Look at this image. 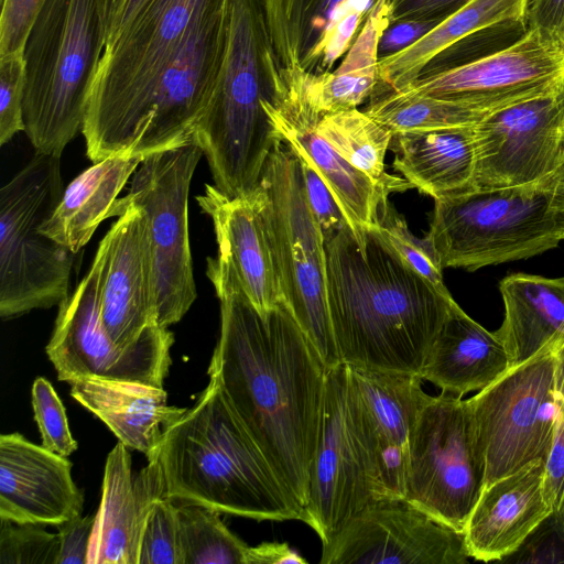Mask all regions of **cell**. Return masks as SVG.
<instances>
[{"instance_id": "6da1fadb", "label": "cell", "mask_w": 564, "mask_h": 564, "mask_svg": "<svg viewBox=\"0 0 564 564\" xmlns=\"http://www.w3.org/2000/svg\"><path fill=\"white\" fill-rule=\"evenodd\" d=\"M206 274L220 306L209 380L304 509L328 369L284 302L262 316L217 256Z\"/></svg>"}, {"instance_id": "7a4b0ae2", "label": "cell", "mask_w": 564, "mask_h": 564, "mask_svg": "<svg viewBox=\"0 0 564 564\" xmlns=\"http://www.w3.org/2000/svg\"><path fill=\"white\" fill-rule=\"evenodd\" d=\"M327 302L341 364L421 373L456 301L436 291L373 230L358 246L347 224L326 243Z\"/></svg>"}, {"instance_id": "3957f363", "label": "cell", "mask_w": 564, "mask_h": 564, "mask_svg": "<svg viewBox=\"0 0 564 564\" xmlns=\"http://www.w3.org/2000/svg\"><path fill=\"white\" fill-rule=\"evenodd\" d=\"M165 497L256 520H300L303 507L213 380L164 430L159 452Z\"/></svg>"}, {"instance_id": "277c9868", "label": "cell", "mask_w": 564, "mask_h": 564, "mask_svg": "<svg viewBox=\"0 0 564 564\" xmlns=\"http://www.w3.org/2000/svg\"><path fill=\"white\" fill-rule=\"evenodd\" d=\"M281 72L264 0H230L224 63L192 135L207 160L214 185L229 197L257 191L280 141L267 104L276 95Z\"/></svg>"}, {"instance_id": "5b68a950", "label": "cell", "mask_w": 564, "mask_h": 564, "mask_svg": "<svg viewBox=\"0 0 564 564\" xmlns=\"http://www.w3.org/2000/svg\"><path fill=\"white\" fill-rule=\"evenodd\" d=\"M216 0H148L106 46L88 95L82 133L93 162L129 155L162 75L192 24Z\"/></svg>"}, {"instance_id": "8992f818", "label": "cell", "mask_w": 564, "mask_h": 564, "mask_svg": "<svg viewBox=\"0 0 564 564\" xmlns=\"http://www.w3.org/2000/svg\"><path fill=\"white\" fill-rule=\"evenodd\" d=\"M105 50L98 0H45L24 46V132L36 152L62 156L83 129Z\"/></svg>"}, {"instance_id": "52a82bcc", "label": "cell", "mask_w": 564, "mask_h": 564, "mask_svg": "<svg viewBox=\"0 0 564 564\" xmlns=\"http://www.w3.org/2000/svg\"><path fill=\"white\" fill-rule=\"evenodd\" d=\"M61 158L35 155L0 189V316L50 308L69 295L75 253L41 225L64 193Z\"/></svg>"}, {"instance_id": "ba28073f", "label": "cell", "mask_w": 564, "mask_h": 564, "mask_svg": "<svg viewBox=\"0 0 564 564\" xmlns=\"http://www.w3.org/2000/svg\"><path fill=\"white\" fill-rule=\"evenodd\" d=\"M553 182L471 188L434 200L426 234L443 269L475 271L528 259L558 246Z\"/></svg>"}, {"instance_id": "9c48e42d", "label": "cell", "mask_w": 564, "mask_h": 564, "mask_svg": "<svg viewBox=\"0 0 564 564\" xmlns=\"http://www.w3.org/2000/svg\"><path fill=\"white\" fill-rule=\"evenodd\" d=\"M283 302L327 369L341 365L327 302V252L322 230L305 199L301 165L281 140L259 185Z\"/></svg>"}, {"instance_id": "30bf717a", "label": "cell", "mask_w": 564, "mask_h": 564, "mask_svg": "<svg viewBox=\"0 0 564 564\" xmlns=\"http://www.w3.org/2000/svg\"><path fill=\"white\" fill-rule=\"evenodd\" d=\"M408 452L405 499L463 533L486 474L468 399L431 397L410 432Z\"/></svg>"}, {"instance_id": "8fae6325", "label": "cell", "mask_w": 564, "mask_h": 564, "mask_svg": "<svg viewBox=\"0 0 564 564\" xmlns=\"http://www.w3.org/2000/svg\"><path fill=\"white\" fill-rule=\"evenodd\" d=\"M106 253L102 238L88 272L58 305L46 354L61 381L106 379L163 388L173 333L158 326L137 347L121 350L104 327L100 288Z\"/></svg>"}, {"instance_id": "7c38bea8", "label": "cell", "mask_w": 564, "mask_h": 564, "mask_svg": "<svg viewBox=\"0 0 564 564\" xmlns=\"http://www.w3.org/2000/svg\"><path fill=\"white\" fill-rule=\"evenodd\" d=\"M557 341L510 367L468 399L485 457V486L533 460L546 458L557 413L554 391Z\"/></svg>"}, {"instance_id": "4fadbf2b", "label": "cell", "mask_w": 564, "mask_h": 564, "mask_svg": "<svg viewBox=\"0 0 564 564\" xmlns=\"http://www.w3.org/2000/svg\"><path fill=\"white\" fill-rule=\"evenodd\" d=\"M203 155L192 139L144 158L127 194L113 206L133 203L148 215L156 270L158 325L163 328L180 322L197 295L187 212L192 178Z\"/></svg>"}, {"instance_id": "5bb4252c", "label": "cell", "mask_w": 564, "mask_h": 564, "mask_svg": "<svg viewBox=\"0 0 564 564\" xmlns=\"http://www.w3.org/2000/svg\"><path fill=\"white\" fill-rule=\"evenodd\" d=\"M230 25V0H216L192 24L162 75L129 155L147 158L192 140L214 95Z\"/></svg>"}, {"instance_id": "9a60e30c", "label": "cell", "mask_w": 564, "mask_h": 564, "mask_svg": "<svg viewBox=\"0 0 564 564\" xmlns=\"http://www.w3.org/2000/svg\"><path fill=\"white\" fill-rule=\"evenodd\" d=\"M564 89V50L538 30L475 59L425 72L405 88L412 95L454 98L495 111Z\"/></svg>"}, {"instance_id": "2e32d148", "label": "cell", "mask_w": 564, "mask_h": 564, "mask_svg": "<svg viewBox=\"0 0 564 564\" xmlns=\"http://www.w3.org/2000/svg\"><path fill=\"white\" fill-rule=\"evenodd\" d=\"M475 187L552 182L562 163L564 89L492 111L474 126Z\"/></svg>"}, {"instance_id": "e0dca14e", "label": "cell", "mask_w": 564, "mask_h": 564, "mask_svg": "<svg viewBox=\"0 0 564 564\" xmlns=\"http://www.w3.org/2000/svg\"><path fill=\"white\" fill-rule=\"evenodd\" d=\"M323 544L321 564H465L463 533L405 498L368 503Z\"/></svg>"}, {"instance_id": "ac0fdd59", "label": "cell", "mask_w": 564, "mask_h": 564, "mask_svg": "<svg viewBox=\"0 0 564 564\" xmlns=\"http://www.w3.org/2000/svg\"><path fill=\"white\" fill-rule=\"evenodd\" d=\"M348 369H328L318 442L311 467L304 522L322 543L376 500L348 406Z\"/></svg>"}, {"instance_id": "d6986e66", "label": "cell", "mask_w": 564, "mask_h": 564, "mask_svg": "<svg viewBox=\"0 0 564 564\" xmlns=\"http://www.w3.org/2000/svg\"><path fill=\"white\" fill-rule=\"evenodd\" d=\"M113 216L118 219L104 237L100 315L113 344L130 350L159 326L155 258L145 210L130 203L113 208Z\"/></svg>"}, {"instance_id": "ffe728a7", "label": "cell", "mask_w": 564, "mask_h": 564, "mask_svg": "<svg viewBox=\"0 0 564 564\" xmlns=\"http://www.w3.org/2000/svg\"><path fill=\"white\" fill-rule=\"evenodd\" d=\"M281 75L276 95L267 104L279 139L326 184L360 247L366 231L376 227L378 208L389 194L344 160L317 132L321 112L307 102L290 70L282 66Z\"/></svg>"}, {"instance_id": "44dd1931", "label": "cell", "mask_w": 564, "mask_h": 564, "mask_svg": "<svg viewBox=\"0 0 564 564\" xmlns=\"http://www.w3.org/2000/svg\"><path fill=\"white\" fill-rule=\"evenodd\" d=\"M383 0H264L280 64L312 74L332 72Z\"/></svg>"}, {"instance_id": "7402d4cb", "label": "cell", "mask_w": 564, "mask_h": 564, "mask_svg": "<svg viewBox=\"0 0 564 564\" xmlns=\"http://www.w3.org/2000/svg\"><path fill=\"white\" fill-rule=\"evenodd\" d=\"M72 463L19 433L0 436V518L58 525L82 516Z\"/></svg>"}, {"instance_id": "603a6c76", "label": "cell", "mask_w": 564, "mask_h": 564, "mask_svg": "<svg viewBox=\"0 0 564 564\" xmlns=\"http://www.w3.org/2000/svg\"><path fill=\"white\" fill-rule=\"evenodd\" d=\"M196 200L213 221L217 257L254 308L267 316L283 295L259 187L250 195L229 197L206 184Z\"/></svg>"}, {"instance_id": "cb8c5ba5", "label": "cell", "mask_w": 564, "mask_h": 564, "mask_svg": "<svg viewBox=\"0 0 564 564\" xmlns=\"http://www.w3.org/2000/svg\"><path fill=\"white\" fill-rule=\"evenodd\" d=\"M162 497L165 481L159 458L134 475L128 447L118 442L106 459L88 564H139L148 516Z\"/></svg>"}, {"instance_id": "d4e9b609", "label": "cell", "mask_w": 564, "mask_h": 564, "mask_svg": "<svg viewBox=\"0 0 564 564\" xmlns=\"http://www.w3.org/2000/svg\"><path fill=\"white\" fill-rule=\"evenodd\" d=\"M544 470L536 459L484 487L463 531L470 558L503 561L552 512Z\"/></svg>"}, {"instance_id": "484cf974", "label": "cell", "mask_w": 564, "mask_h": 564, "mask_svg": "<svg viewBox=\"0 0 564 564\" xmlns=\"http://www.w3.org/2000/svg\"><path fill=\"white\" fill-rule=\"evenodd\" d=\"M70 395L98 416L127 447L159 456L164 430L188 410L167 404L163 388L139 382L79 379L69 382Z\"/></svg>"}, {"instance_id": "4316f807", "label": "cell", "mask_w": 564, "mask_h": 564, "mask_svg": "<svg viewBox=\"0 0 564 564\" xmlns=\"http://www.w3.org/2000/svg\"><path fill=\"white\" fill-rule=\"evenodd\" d=\"M509 368L508 352L496 333L486 329L456 303L420 376L443 393L463 397L488 387Z\"/></svg>"}, {"instance_id": "83f0119b", "label": "cell", "mask_w": 564, "mask_h": 564, "mask_svg": "<svg viewBox=\"0 0 564 564\" xmlns=\"http://www.w3.org/2000/svg\"><path fill=\"white\" fill-rule=\"evenodd\" d=\"M529 0H468L411 46L378 59L372 96L398 91L413 83L440 55L488 29L527 28Z\"/></svg>"}, {"instance_id": "f1b7e54d", "label": "cell", "mask_w": 564, "mask_h": 564, "mask_svg": "<svg viewBox=\"0 0 564 564\" xmlns=\"http://www.w3.org/2000/svg\"><path fill=\"white\" fill-rule=\"evenodd\" d=\"M393 167L434 200L475 188L473 127L392 134Z\"/></svg>"}, {"instance_id": "f546056e", "label": "cell", "mask_w": 564, "mask_h": 564, "mask_svg": "<svg viewBox=\"0 0 564 564\" xmlns=\"http://www.w3.org/2000/svg\"><path fill=\"white\" fill-rule=\"evenodd\" d=\"M499 291L505 316L495 333L508 352L510 367L564 338V276L512 273L500 281Z\"/></svg>"}, {"instance_id": "4dcf8cb0", "label": "cell", "mask_w": 564, "mask_h": 564, "mask_svg": "<svg viewBox=\"0 0 564 564\" xmlns=\"http://www.w3.org/2000/svg\"><path fill=\"white\" fill-rule=\"evenodd\" d=\"M131 155L109 156L75 177L64 189L52 215L40 230L77 254L113 208L142 162Z\"/></svg>"}, {"instance_id": "1f68e13d", "label": "cell", "mask_w": 564, "mask_h": 564, "mask_svg": "<svg viewBox=\"0 0 564 564\" xmlns=\"http://www.w3.org/2000/svg\"><path fill=\"white\" fill-rule=\"evenodd\" d=\"M389 1L383 0L369 15L335 70L312 74L299 67L286 68L316 111L332 113L357 109L372 97L378 84L379 42L391 24Z\"/></svg>"}, {"instance_id": "d6a6232c", "label": "cell", "mask_w": 564, "mask_h": 564, "mask_svg": "<svg viewBox=\"0 0 564 564\" xmlns=\"http://www.w3.org/2000/svg\"><path fill=\"white\" fill-rule=\"evenodd\" d=\"M347 369L350 386L376 427L390 441L408 446L410 432L432 397L422 389L421 376Z\"/></svg>"}, {"instance_id": "836d02e7", "label": "cell", "mask_w": 564, "mask_h": 564, "mask_svg": "<svg viewBox=\"0 0 564 564\" xmlns=\"http://www.w3.org/2000/svg\"><path fill=\"white\" fill-rule=\"evenodd\" d=\"M316 130L344 160L387 194L414 188L405 178L387 173L384 159L392 132L364 111L321 112Z\"/></svg>"}, {"instance_id": "e575fe53", "label": "cell", "mask_w": 564, "mask_h": 564, "mask_svg": "<svg viewBox=\"0 0 564 564\" xmlns=\"http://www.w3.org/2000/svg\"><path fill=\"white\" fill-rule=\"evenodd\" d=\"M364 112L395 134L473 127L492 111L454 98L391 90L371 97Z\"/></svg>"}, {"instance_id": "d590c367", "label": "cell", "mask_w": 564, "mask_h": 564, "mask_svg": "<svg viewBox=\"0 0 564 564\" xmlns=\"http://www.w3.org/2000/svg\"><path fill=\"white\" fill-rule=\"evenodd\" d=\"M347 398L351 422L362 448L376 500L405 498L408 446L390 441L376 427L351 389L349 378Z\"/></svg>"}, {"instance_id": "8d00e7d4", "label": "cell", "mask_w": 564, "mask_h": 564, "mask_svg": "<svg viewBox=\"0 0 564 564\" xmlns=\"http://www.w3.org/2000/svg\"><path fill=\"white\" fill-rule=\"evenodd\" d=\"M176 505L182 564H243L248 545L225 525L219 511Z\"/></svg>"}, {"instance_id": "74e56055", "label": "cell", "mask_w": 564, "mask_h": 564, "mask_svg": "<svg viewBox=\"0 0 564 564\" xmlns=\"http://www.w3.org/2000/svg\"><path fill=\"white\" fill-rule=\"evenodd\" d=\"M372 230L402 262L423 276L436 291L451 295L445 286L443 268L431 240L426 235L419 238L412 234L404 217L389 200L380 204L376 227Z\"/></svg>"}, {"instance_id": "f35d334b", "label": "cell", "mask_w": 564, "mask_h": 564, "mask_svg": "<svg viewBox=\"0 0 564 564\" xmlns=\"http://www.w3.org/2000/svg\"><path fill=\"white\" fill-rule=\"evenodd\" d=\"M0 518V564H56L58 534Z\"/></svg>"}, {"instance_id": "ab89813d", "label": "cell", "mask_w": 564, "mask_h": 564, "mask_svg": "<svg viewBox=\"0 0 564 564\" xmlns=\"http://www.w3.org/2000/svg\"><path fill=\"white\" fill-rule=\"evenodd\" d=\"M139 564H182L177 505L170 498L156 500L148 516Z\"/></svg>"}, {"instance_id": "60d3db41", "label": "cell", "mask_w": 564, "mask_h": 564, "mask_svg": "<svg viewBox=\"0 0 564 564\" xmlns=\"http://www.w3.org/2000/svg\"><path fill=\"white\" fill-rule=\"evenodd\" d=\"M31 399L42 445L51 452L69 456L77 449V442L69 430L63 402L50 381L43 377L36 378Z\"/></svg>"}, {"instance_id": "b9f144b4", "label": "cell", "mask_w": 564, "mask_h": 564, "mask_svg": "<svg viewBox=\"0 0 564 564\" xmlns=\"http://www.w3.org/2000/svg\"><path fill=\"white\" fill-rule=\"evenodd\" d=\"M24 83L23 52L0 55V145L24 131Z\"/></svg>"}, {"instance_id": "7bdbcfd3", "label": "cell", "mask_w": 564, "mask_h": 564, "mask_svg": "<svg viewBox=\"0 0 564 564\" xmlns=\"http://www.w3.org/2000/svg\"><path fill=\"white\" fill-rule=\"evenodd\" d=\"M502 562L564 563V511H552Z\"/></svg>"}, {"instance_id": "ee69618b", "label": "cell", "mask_w": 564, "mask_h": 564, "mask_svg": "<svg viewBox=\"0 0 564 564\" xmlns=\"http://www.w3.org/2000/svg\"><path fill=\"white\" fill-rule=\"evenodd\" d=\"M299 161L306 203L327 243L346 225V220L333 194L318 174L305 162L300 159Z\"/></svg>"}, {"instance_id": "f6af8a7d", "label": "cell", "mask_w": 564, "mask_h": 564, "mask_svg": "<svg viewBox=\"0 0 564 564\" xmlns=\"http://www.w3.org/2000/svg\"><path fill=\"white\" fill-rule=\"evenodd\" d=\"M45 0H1L0 55L24 52L30 30Z\"/></svg>"}, {"instance_id": "bcb514c9", "label": "cell", "mask_w": 564, "mask_h": 564, "mask_svg": "<svg viewBox=\"0 0 564 564\" xmlns=\"http://www.w3.org/2000/svg\"><path fill=\"white\" fill-rule=\"evenodd\" d=\"M557 413L550 452L545 458L544 495L552 511H564V400L556 398Z\"/></svg>"}, {"instance_id": "7dc6e473", "label": "cell", "mask_w": 564, "mask_h": 564, "mask_svg": "<svg viewBox=\"0 0 564 564\" xmlns=\"http://www.w3.org/2000/svg\"><path fill=\"white\" fill-rule=\"evenodd\" d=\"M95 516H77L57 525L59 552L56 564H88Z\"/></svg>"}, {"instance_id": "c3c4849f", "label": "cell", "mask_w": 564, "mask_h": 564, "mask_svg": "<svg viewBox=\"0 0 564 564\" xmlns=\"http://www.w3.org/2000/svg\"><path fill=\"white\" fill-rule=\"evenodd\" d=\"M468 0H390L391 23L403 20H440L463 7Z\"/></svg>"}, {"instance_id": "681fc988", "label": "cell", "mask_w": 564, "mask_h": 564, "mask_svg": "<svg viewBox=\"0 0 564 564\" xmlns=\"http://www.w3.org/2000/svg\"><path fill=\"white\" fill-rule=\"evenodd\" d=\"M148 0H98L105 47L112 44Z\"/></svg>"}, {"instance_id": "f907efd6", "label": "cell", "mask_w": 564, "mask_h": 564, "mask_svg": "<svg viewBox=\"0 0 564 564\" xmlns=\"http://www.w3.org/2000/svg\"><path fill=\"white\" fill-rule=\"evenodd\" d=\"M440 22V20H403L391 23L381 35L379 57L411 46Z\"/></svg>"}, {"instance_id": "816d5d0a", "label": "cell", "mask_w": 564, "mask_h": 564, "mask_svg": "<svg viewBox=\"0 0 564 564\" xmlns=\"http://www.w3.org/2000/svg\"><path fill=\"white\" fill-rule=\"evenodd\" d=\"M527 29L561 43L564 39V0H529Z\"/></svg>"}, {"instance_id": "f5cc1de1", "label": "cell", "mask_w": 564, "mask_h": 564, "mask_svg": "<svg viewBox=\"0 0 564 564\" xmlns=\"http://www.w3.org/2000/svg\"><path fill=\"white\" fill-rule=\"evenodd\" d=\"M307 561L286 543L263 542L248 546L243 564H305Z\"/></svg>"}, {"instance_id": "db71d44e", "label": "cell", "mask_w": 564, "mask_h": 564, "mask_svg": "<svg viewBox=\"0 0 564 564\" xmlns=\"http://www.w3.org/2000/svg\"><path fill=\"white\" fill-rule=\"evenodd\" d=\"M554 391L556 398L564 400V338L554 347Z\"/></svg>"}, {"instance_id": "11a10c76", "label": "cell", "mask_w": 564, "mask_h": 564, "mask_svg": "<svg viewBox=\"0 0 564 564\" xmlns=\"http://www.w3.org/2000/svg\"><path fill=\"white\" fill-rule=\"evenodd\" d=\"M552 208L564 240V180L553 182Z\"/></svg>"}, {"instance_id": "9f6ffc18", "label": "cell", "mask_w": 564, "mask_h": 564, "mask_svg": "<svg viewBox=\"0 0 564 564\" xmlns=\"http://www.w3.org/2000/svg\"><path fill=\"white\" fill-rule=\"evenodd\" d=\"M564 180V161L552 177V182Z\"/></svg>"}, {"instance_id": "6f0895ef", "label": "cell", "mask_w": 564, "mask_h": 564, "mask_svg": "<svg viewBox=\"0 0 564 564\" xmlns=\"http://www.w3.org/2000/svg\"><path fill=\"white\" fill-rule=\"evenodd\" d=\"M561 155H562V162L564 161V138H563V143H562V149H561Z\"/></svg>"}, {"instance_id": "680465c9", "label": "cell", "mask_w": 564, "mask_h": 564, "mask_svg": "<svg viewBox=\"0 0 564 564\" xmlns=\"http://www.w3.org/2000/svg\"><path fill=\"white\" fill-rule=\"evenodd\" d=\"M562 46H563V50H564V39H563V42H562Z\"/></svg>"}]
</instances>
